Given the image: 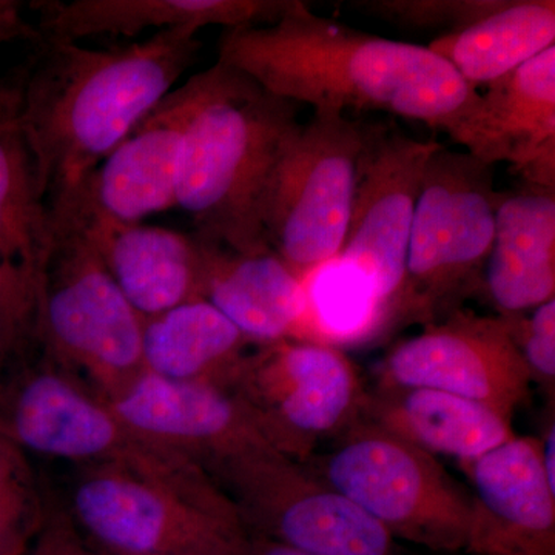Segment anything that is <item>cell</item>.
<instances>
[{"mask_svg":"<svg viewBox=\"0 0 555 555\" xmlns=\"http://www.w3.org/2000/svg\"><path fill=\"white\" fill-rule=\"evenodd\" d=\"M206 299L255 346L308 334V284L275 251L241 255L211 246Z\"/></svg>","mask_w":555,"mask_h":555,"instance_id":"obj_21","label":"cell"},{"mask_svg":"<svg viewBox=\"0 0 555 555\" xmlns=\"http://www.w3.org/2000/svg\"><path fill=\"white\" fill-rule=\"evenodd\" d=\"M65 511L107 555H246L250 542L240 521L115 466H78Z\"/></svg>","mask_w":555,"mask_h":555,"instance_id":"obj_11","label":"cell"},{"mask_svg":"<svg viewBox=\"0 0 555 555\" xmlns=\"http://www.w3.org/2000/svg\"><path fill=\"white\" fill-rule=\"evenodd\" d=\"M229 73V67L217 62L171 90L102 160L75 198L49 211L75 208L112 221L142 222L173 208L185 134Z\"/></svg>","mask_w":555,"mask_h":555,"instance_id":"obj_14","label":"cell"},{"mask_svg":"<svg viewBox=\"0 0 555 555\" xmlns=\"http://www.w3.org/2000/svg\"><path fill=\"white\" fill-rule=\"evenodd\" d=\"M246 555H309L301 551L281 545L272 540L262 539V537H251L248 542Z\"/></svg>","mask_w":555,"mask_h":555,"instance_id":"obj_31","label":"cell"},{"mask_svg":"<svg viewBox=\"0 0 555 555\" xmlns=\"http://www.w3.org/2000/svg\"><path fill=\"white\" fill-rule=\"evenodd\" d=\"M228 389L254 415L270 447L305 465L321 441L363 415L367 398L349 357L310 339L251 347Z\"/></svg>","mask_w":555,"mask_h":555,"instance_id":"obj_10","label":"cell"},{"mask_svg":"<svg viewBox=\"0 0 555 555\" xmlns=\"http://www.w3.org/2000/svg\"><path fill=\"white\" fill-rule=\"evenodd\" d=\"M507 0H356L350 10L409 31H462L505 7Z\"/></svg>","mask_w":555,"mask_h":555,"instance_id":"obj_27","label":"cell"},{"mask_svg":"<svg viewBox=\"0 0 555 555\" xmlns=\"http://www.w3.org/2000/svg\"><path fill=\"white\" fill-rule=\"evenodd\" d=\"M36 339L51 363L108 400L145 372L144 318L73 219L51 217Z\"/></svg>","mask_w":555,"mask_h":555,"instance_id":"obj_6","label":"cell"},{"mask_svg":"<svg viewBox=\"0 0 555 555\" xmlns=\"http://www.w3.org/2000/svg\"><path fill=\"white\" fill-rule=\"evenodd\" d=\"M540 449H542V463L543 469H545L547 483L551 485V488L555 489V463H554V452H555V425L551 423L547 425L545 430V436H543L542 440H540Z\"/></svg>","mask_w":555,"mask_h":555,"instance_id":"obj_32","label":"cell"},{"mask_svg":"<svg viewBox=\"0 0 555 555\" xmlns=\"http://www.w3.org/2000/svg\"><path fill=\"white\" fill-rule=\"evenodd\" d=\"M251 537L309 555H401L389 532L305 463L255 447L204 465Z\"/></svg>","mask_w":555,"mask_h":555,"instance_id":"obj_9","label":"cell"},{"mask_svg":"<svg viewBox=\"0 0 555 555\" xmlns=\"http://www.w3.org/2000/svg\"><path fill=\"white\" fill-rule=\"evenodd\" d=\"M465 466L473 496L466 553L555 555V489L540 438L516 436Z\"/></svg>","mask_w":555,"mask_h":555,"instance_id":"obj_16","label":"cell"},{"mask_svg":"<svg viewBox=\"0 0 555 555\" xmlns=\"http://www.w3.org/2000/svg\"><path fill=\"white\" fill-rule=\"evenodd\" d=\"M298 115V104L230 68L179 156L175 207L189 215L198 238L241 255L272 250L262 210L278 163L301 127Z\"/></svg>","mask_w":555,"mask_h":555,"instance_id":"obj_3","label":"cell"},{"mask_svg":"<svg viewBox=\"0 0 555 555\" xmlns=\"http://www.w3.org/2000/svg\"><path fill=\"white\" fill-rule=\"evenodd\" d=\"M306 465L393 539L436 553L465 551L473 496L437 456L363 416Z\"/></svg>","mask_w":555,"mask_h":555,"instance_id":"obj_7","label":"cell"},{"mask_svg":"<svg viewBox=\"0 0 555 555\" xmlns=\"http://www.w3.org/2000/svg\"><path fill=\"white\" fill-rule=\"evenodd\" d=\"M367 133L366 124L345 113L313 109L278 163L262 228L269 247L302 283L341 254Z\"/></svg>","mask_w":555,"mask_h":555,"instance_id":"obj_8","label":"cell"},{"mask_svg":"<svg viewBox=\"0 0 555 555\" xmlns=\"http://www.w3.org/2000/svg\"><path fill=\"white\" fill-rule=\"evenodd\" d=\"M459 144L488 166L513 164L528 189L555 193V46L486 87Z\"/></svg>","mask_w":555,"mask_h":555,"instance_id":"obj_19","label":"cell"},{"mask_svg":"<svg viewBox=\"0 0 555 555\" xmlns=\"http://www.w3.org/2000/svg\"><path fill=\"white\" fill-rule=\"evenodd\" d=\"M25 555H105L82 534L67 511L50 507L46 524Z\"/></svg>","mask_w":555,"mask_h":555,"instance_id":"obj_29","label":"cell"},{"mask_svg":"<svg viewBox=\"0 0 555 555\" xmlns=\"http://www.w3.org/2000/svg\"><path fill=\"white\" fill-rule=\"evenodd\" d=\"M50 215L73 219L79 225L116 286L144 320L206 299L214 244L195 233L112 221L75 208Z\"/></svg>","mask_w":555,"mask_h":555,"instance_id":"obj_18","label":"cell"},{"mask_svg":"<svg viewBox=\"0 0 555 555\" xmlns=\"http://www.w3.org/2000/svg\"><path fill=\"white\" fill-rule=\"evenodd\" d=\"M42 39L35 22L25 14V3L20 0H0V47L25 40L38 43Z\"/></svg>","mask_w":555,"mask_h":555,"instance_id":"obj_30","label":"cell"},{"mask_svg":"<svg viewBox=\"0 0 555 555\" xmlns=\"http://www.w3.org/2000/svg\"><path fill=\"white\" fill-rule=\"evenodd\" d=\"M105 401L139 436L203 466L248 448L270 447L254 415L228 387L171 382L142 372Z\"/></svg>","mask_w":555,"mask_h":555,"instance_id":"obj_17","label":"cell"},{"mask_svg":"<svg viewBox=\"0 0 555 555\" xmlns=\"http://www.w3.org/2000/svg\"><path fill=\"white\" fill-rule=\"evenodd\" d=\"M532 379L514 334L513 317L465 308L390 347L378 387H425L478 401L513 420Z\"/></svg>","mask_w":555,"mask_h":555,"instance_id":"obj_13","label":"cell"},{"mask_svg":"<svg viewBox=\"0 0 555 555\" xmlns=\"http://www.w3.org/2000/svg\"><path fill=\"white\" fill-rule=\"evenodd\" d=\"M105 555H107V554H105Z\"/></svg>","mask_w":555,"mask_h":555,"instance_id":"obj_34","label":"cell"},{"mask_svg":"<svg viewBox=\"0 0 555 555\" xmlns=\"http://www.w3.org/2000/svg\"><path fill=\"white\" fill-rule=\"evenodd\" d=\"M254 346L207 299L144 320L145 372L171 382L228 387Z\"/></svg>","mask_w":555,"mask_h":555,"instance_id":"obj_24","label":"cell"},{"mask_svg":"<svg viewBox=\"0 0 555 555\" xmlns=\"http://www.w3.org/2000/svg\"><path fill=\"white\" fill-rule=\"evenodd\" d=\"M483 292L499 315H521L555 298V193L503 195Z\"/></svg>","mask_w":555,"mask_h":555,"instance_id":"obj_23","label":"cell"},{"mask_svg":"<svg viewBox=\"0 0 555 555\" xmlns=\"http://www.w3.org/2000/svg\"><path fill=\"white\" fill-rule=\"evenodd\" d=\"M217 62L295 104L389 113L456 144L480 105V93L427 47L318 16L301 0L275 24L224 30Z\"/></svg>","mask_w":555,"mask_h":555,"instance_id":"obj_1","label":"cell"},{"mask_svg":"<svg viewBox=\"0 0 555 555\" xmlns=\"http://www.w3.org/2000/svg\"><path fill=\"white\" fill-rule=\"evenodd\" d=\"M5 352H3V347L2 345H0V369H2V363H3V358H5ZM3 382H2V378H0V397H2V392H3Z\"/></svg>","mask_w":555,"mask_h":555,"instance_id":"obj_33","label":"cell"},{"mask_svg":"<svg viewBox=\"0 0 555 555\" xmlns=\"http://www.w3.org/2000/svg\"><path fill=\"white\" fill-rule=\"evenodd\" d=\"M49 511L27 452L0 433V555L27 554Z\"/></svg>","mask_w":555,"mask_h":555,"instance_id":"obj_26","label":"cell"},{"mask_svg":"<svg viewBox=\"0 0 555 555\" xmlns=\"http://www.w3.org/2000/svg\"><path fill=\"white\" fill-rule=\"evenodd\" d=\"M440 142L418 141L389 127H369L356 198L339 261L375 305V332L396 305L406 268L412 222L426 167Z\"/></svg>","mask_w":555,"mask_h":555,"instance_id":"obj_12","label":"cell"},{"mask_svg":"<svg viewBox=\"0 0 555 555\" xmlns=\"http://www.w3.org/2000/svg\"><path fill=\"white\" fill-rule=\"evenodd\" d=\"M363 416L434 456L473 462L516 437L513 420L478 401L425 387H375Z\"/></svg>","mask_w":555,"mask_h":555,"instance_id":"obj_22","label":"cell"},{"mask_svg":"<svg viewBox=\"0 0 555 555\" xmlns=\"http://www.w3.org/2000/svg\"><path fill=\"white\" fill-rule=\"evenodd\" d=\"M554 46V0H507L502 10L465 30L438 36L427 49L477 90Z\"/></svg>","mask_w":555,"mask_h":555,"instance_id":"obj_25","label":"cell"},{"mask_svg":"<svg viewBox=\"0 0 555 555\" xmlns=\"http://www.w3.org/2000/svg\"><path fill=\"white\" fill-rule=\"evenodd\" d=\"M196 30L155 33L141 42L90 49L40 39L24 65L20 122L39 196L56 210L196 60Z\"/></svg>","mask_w":555,"mask_h":555,"instance_id":"obj_2","label":"cell"},{"mask_svg":"<svg viewBox=\"0 0 555 555\" xmlns=\"http://www.w3.org/2000/svg\"><path fill=\"white\" fill-rule=\"evenodd\" d=\"M513 317L514 334L531 374L546 392L554 393L555 383V298L534 309L531 317Z\"/></svg>","mask_w":555,"mask_h":555,"instance_id":"obj_28","label":"cell"},{"mask_svg":"<svg viewBox=\"0 0 555 555\" xmlns=\"http://www.w3.org/2000/svg\"><path fill=\"white\" fill-rule=\"evenodd\" d=\"M297 0H40L30 3L38 14L43 39L79 42L96 36L134 38L141 33L208 25L224 30L275 24Z\"/></svg>","mask_w":555,"mask_h":555,"instance_id":"obj_20","label":"cell"},{"mask_svg":"<svg viewBox=\"0 0 555 555\" xmlns=\"http://www.w3.org/2000/svg\"><path fill=\"white\" fill-rule=\"evenodd\" d=\"M0 433L27 454L76 466H115L177 489L240 521L238 511L192 456L139 436L86 383L51 363L25 372L0 397Z\"/></svg>","mask_w":555,"mask_h":555,"instance_id":"obj_4","label":"cell"},{"mask_svg":"<svg viewBox=\"0 0 555 555\" xmlns=\"http://www.w3.org/2000/svg\"><path fill=\"white\" fill-rule=\"evenodd\" d=\"M494 166L444 145L434 153L409 238L403 284L382 334L438 323L483 292L485 269L494 241Z\"/></svg>","mask_w":555,"mask_h":555,"instance_id":"obj_5","label":"cell"},{"mask_svg":"<svg viewBox=\"0 0 555 555\" xmlns=\"http://www.w3.org/2000/svg\"><path fill=\"white\" fill-rule=\"evenodd\" d=\"M24 67L0 79V345L5 356L36 339L40 284L51 247L49 207L20 122Z\"/></svg>","mask_w":555,"mask_h":555,"instance_id":"obj_15","label":"cell"}]
</instances>
